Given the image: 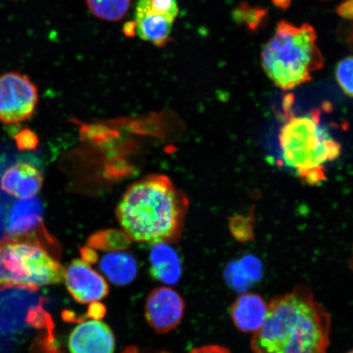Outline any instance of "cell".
<instances>
[{
    "instance_id": "1",
    "label": "cell",
    "mask_w": 353,
    "mask_h": 353,
    "mask_svg": "<svg viewBox=\"0 0 353 353\" xmlns=\"http://www.w3.org/2000/svg\"><path fill=\"white\" fill-rule=\"evenodd\" d=\"M330 335L327 309L307 287L299 286L268 303L250 347L253 353H328Z\"/></svg>"
},
{
    "instance_id": "2",
    "label": "cell",
    "mask_w": 353,
    "mask_h": 353,
    "mask_svg": "<svg viewBox=\"0 0 353 353\" xmlns=\"http://www.w3.org/2000/svg\"><path fill=\"white\" fill-rule=\"evenodd\" d=\"M188 201L164 175H151L128 188L119 203L117 218L130 240L169 242L182 231Z\"/></svg>"
},
{
    "instance_id": "3",
    "label": "cell",
    "mask_w": 353,
    "mask_h": 353,
    "mask_svg": "<svg viewBox=\"0 0 353 353\" xmlns=\"http://www.w3.org/2000/svg\"><path fill=\"white\" fill-rule=\"evenodd\" d=\"M293 103V94H286L283 101L286 121L279 134L282 158L304 182L316 185L326 179V163L341 157V145L321 127V109L295 117L291 113Z\"/></svg>"
},
{
    "instance_id": "4",
    "label": "cell",
    "mask_w": 353,
    "mask_h": 353,
    "mask_svg": "<svg viewBox=\"0 0 353 353\" xmlns=\"http://www.w3.org/2000/svg\"><path fill=\"white\" fill-rule=\"evenodd\" d=\"M317 34L309 24L297 26L282 20L261 52L264 72L283 91L312 81V74L323 68L324 57L316 44Z\"/></svg>"
},
{
    "instance_id": "5",
    "label": "cell",
    "mask_w": 353,
    "mask_h": 353,
    "mask_svg": "<svg viewBox=\"0 0 353 353\" xmlns=\"http://www.w3.org/2000/svg\"><path fill=\"white\" fill-rule=\"evenodd\" d=\"M52 239L39 235L7 236L0 241V291H37L64 281L65 268L52 250Z\"/></svg>"
},
{
    "instance_id": "6",
    "label": "cell",
    "mask_w": 353,
    "mask_h": 353,
    "mask_svg": "<svg viewBox=\"0 0 353 353\" xmlns=\"http://www.w3.org/2000/svg\"><path fill=\"white\" fill-rule=\"evenodd\" d=\"M38 101V88L26 74L17 72L0 74V122L17 125L28 121Z\"/></svg>"
},
{
    "instance_id": "7",
    "label": "cell",
    "mask_w": 353,
    "mask_h": 353,
    "mask_svg": "<svg viewBox=\"0 0 353 353\" xmlns=\"http://www.w3.org/2000/svg\"><path fill=\"white\" fill-rule=\"evenodd\" d=\"M184 311L183 299L169 287L153 290L145 300V321L159 334H166L178 327Z\"/></svg>"
},
{
    "instance_id": "8",
    "label": "cell",
    "mask_w": 353,
    "mask_h": 353,
    "mask_svg": "<svg viewBox=\"0 0 353 353\" xmlns=\"http://www.w3.org/2000/svg\"><path fill=\"white\" fill-rule=\"evenodd\" d=\"M64 281L69 293L79 303H99L109 294L105 278L82 259L73 260L65 269Z\"/></svg>"
},
{
    "instance_id": "9",
    "label": "cell",
    "mask_w": 353,
    "mask_h": 353,
    "mask_svg": "<svg viewBox=\"0 0 353 353\" xmlns=\"http://www.w3.org/2000/svg\"><path fill=\"white\" fill-rule=\"evenodd\" d=\"M68 348L70 353H114L116 339L107 324L92 319L79 322L73 329Z\"/></svg>"
},
{
    "instance_id": "10",
    "label": "cell",
    "mask_w": 353,
    "mask_h": 353,
    "mask_svg": "<svg viewBox=\"0 0 353 353\" xmlns=\"http://www.w3.org/2000/svg\"><path fill=\"white\" fill-rule=\"evenodd\" d=\"M43 176L38 168L26 162H19L8 168L0 180V188L8 195L26 200L41 192Z\"/></svg>"
},
{
    "instance_id": "11",
    "label": "cell",
    "mask_w": 353,
    "mask_h": 353,
    "mask_svg": "<svg viewBox=\"0 0 353 353\" xmlns=\"http://www.w3.org/2000/svg\"><path fill=\"white\" fill-rule=\"evenodd\" d=\"M268 303L259 294L245 292L238 296L230 308V316L236 327L245 334H254L263 323Z\"/></svg>"
},
{
    "instance_id": "12",
    "label": "cell",
    "mask_w": 353,
    "mask_h": 353,
    "mask_svg": "<svg viewBox=\"0 0 353 353\" xmlns=\"http://www.w3.org/2000/svg\"><path fill=\"white\" fill-rule=\"evenodd\" d=\"M42 219L43 207L37 196L17 201L8 214V236H25L39 232L43 227Z\"/></svg>"
},
{
    "instance_id": "13",
    "label": "cell",
    "mask_w": 353,
    "mask_h": 353,
    "mask_svg": "<svg viewBox=\"0 0 353 353\" xmlns=\"http://www.w3.org/2000/svg\"><path fill=\"white\" fill-rule=\"evenodd\" d=\"M150 273L154 280L166 285L178 283L183 268L178 253L167 244H154L150 254Z\"/></svg>"
},
{
    "instance_id": "14",
    "label": "cell",
    "mask_w": 353,
    "mask_h": 353,
    "mask_svg": "<svg viewBox=\"0 0 353 353\" xmlns=\"http://www.w3.org/2000/svg\"><path fill=\"white\" fill-rule=\"evenodd\" d=\"M136 33L143 41L157 47H164L170 41L174 20L154 12H135Z\"/></svg>"
},
{
    "instance_id": "15",
    "label": "cell",
    "mask_w": 353,
    "mask_h": 353,
    "mask_svg": "<svg viewBox=\"0 0 353 353\" xmlns=\"http://www.w3.org/2000/svg\"><path fill=\"white\" fill-rule=\"evenodd\" d=\"M100 269L114 285L125 286L135 279L138 263L130 254L110 251L100 261Z\"/></svg>"
},
{
    "instance_id": "16",
    "label": "cell",
    "mask_w": 353,
    "mask_h": 353,
    "mask_svg": "<svg viewBox=\"0 0 353 353\" xmlns=\"http://www.w3.org/2000/svg\"><path fill=\"white\" fill-rule=\"evenodd\" d=\"M92 15L108 21H119L130 10L132 0H85Z\"/></svg>"
},
{
    "instance_id": "17",
    "label": "cell",
    "mask_w": 353,
    "mask_h": 353,
    "mask_svg": "<svg viewBox=\"0 0 353 353\" xmlns=\"http://www.w3.org/2000/svg\"><path fill=\"white\" fill-rule=\"evenodd\" d=\"M268 10L261 7H254L241 2L232 12L234 21L238 25L244 26L250 32H257L266 21Z\"/></svg>"
},
{
    "instance_id": "18",
    "label": "cell",
    "mask_w": 353,
    "mask_h": 353,
    "mask_svg": "<svg viewBox=\"0 0 353 353\" xmlns=\"http://www.w3.org/2000/svg\"><path fill=\"white\" fill-rule=\"evenodd\" d=\"M135 12L158 13L175 21L179 8L176 0H139Z\"/></svg>"
},
{
    "instance_id": "19",
    "label": "cell",
    "mask_w": 353,
    "mask_h": 353,
    "mask_svg": "<svg viewBox=\"0 0 353 353\" xmlns=\"http://www.w3.org/2000/svg\"><path fill=\"white\" fill-rule=\"evenodd\" d=\"M254 222L252 215H236L229 219V229L237 241L250 242L254 240Z\"/></svg>"
},
{
    "instance_id": "20",
    "label": "cell",
    "mask_w": 353,
    "mask_h": 353,
    "mask_svg": "<svg viewBox=\"0 0 353 353\" xmlns=\"http://www.w3.org/2000/svg\"><path fill=\"white\" fill-rule=\"evenodd\" d=\"M334 76L343 94L353 99V56L339 61Z\"/></svg>"
},
{
    "instance_id": "21",
    "label": "cell",
    "mask_w": 353,
    "mask_h": 353,
    "mask_svg": "<svg viewBox=\"0 0 353 353\" xmlns=\"http://www.w3.org/2000/svg\"><path fill=\"white\" fill-rule=\"evenodd\" d=\"M17 147L21 151H33L38 147L39 139L37 134L28 129L22 130L15 136Z\"/></svg>"
},
{
    "instance_id": "22",
    "label": "cell",
    "mask_w": 353,
    "mask_h": 353,
    "mask_svg": "<svg viewBox=\"0 0 353 353\" xmlns=\"http://www.w3.org/2000/svg\"><path fill=\"white\" fill-rule=\"evenodd\" d=\"M239 263L251 281H255L261 277L263 270L262 263L257 258L254 257L252 255H247L245 256L244 258H242Z\"/></svg>"
},
{
    "instance_id": "23",
    "label": "cell",
    "mask_w": 353,
    "mask_h": 353,
    "mask_svg": "<svg viewBox=\"0 0 353 353\" xmlns=\"http://www.w3.org/2000/svg\"><path fill=\"white\" fill-rule=\"evenodd\" d=\"M336 12L343 19L353 21V0H344L338 6Z\"/></svg>"
},
{
    "instance_id": "24",
    "label": "cell",
    "mask_w": 353,
    "mask_h": 353,
    "mask_svg": "<svg viewBox=\"0 0 353 353\" xmlns=\"http://www.w3.org/2000/svg\"><path fill=\"white\" fill-rule=\"evenodd\" d=\"M189 353H232V352L223 346L211 344V345L194 348V350Z\"/></svg>"
},
{
    "instance_id": "25",
    "label": "cell",
    "mask_w": 353,
    "mask_h": 353,
    "mask_svg": "<svg viewBox=\"0 0 353 353\" xmlns=\"http://www.w3.org/2000/svg\"><path fill=\"white\" fill-rule=\"evenodd\" d=\"M123 33L127 37H132L136 34V24L135 21H129L123 26Z\"/></svg>"
},
{
    "instance_id": "26",
    "label": "cell",
    "mask_w": 353,
    "mask_h": 353,
    "mask_svg": "<svg viewBox=\"0 0 353 353\" xmlns=\"http://www.w3.org/2000/svg\"><path fill=\"white\" fill-rule=\"evenodd\" d=\"M272 2L277 8H281L283 10H287L291 4V0H272Z\"/></svg>"
},
{
    "instance_id": "27",
    "label": "cell",
    "mask_w": 353,
    "mask_h": 353,
    "mask_svg": "<svg viewBox=\"0 0 353 353\" xmlns=\"http://www.w3.org/2000/svg\"><path fill=\"white\" fill-rule=\"evenodd\" d=\"M121 353H148L141 351L139 347L135 346H130L125 348ZM157 353H168L165 352H157Z\"/></svg>"
},
{
    "instance_id": "28",
    "label": "cell",
    "mask_w": 353,
    "mask_h": 353,
    "mask_svg": "<svg viewBox=\"0 0 353 353\" xmlns=\"http://www.w3.org/2000/svg\"><path fill=\"white\" fill-rule=\"evenodd\" d=\"M347 41L353 48V24L347 34Z\"/></svg>"
},
{
    "instance_id": "29",
    "label": "cell",
    "mask_w": 353,
    "mask_h": 353,
    "mask_svg": "<svg viewBox=\"0 0 353 353\" xmlns=\"http://www.w3.org/2000/svg\"><path fill=\"white\" fill-rule=\"evenodd\" d=\"M347 353H353V350L348 351Z\"/></svg>"
}]
</instances>
